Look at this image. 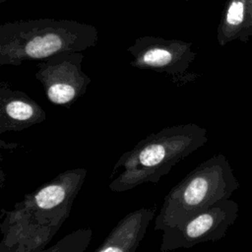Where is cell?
<instances>
[{"mask_svg": "<svg viewBox=\"0 0 252 252\" xmlns=\"http://www.w3.org/2000/svg\"><path fill=\"white\" fill-rule=\"evenodd\" d=\"M156 212L153 205L125 215L94 252H136Z\"/></svg>", "mask_w": 252, "mask_h": 252, "instance_id": "9", "label": "cell"}, {"mask_svg": "<svg viewBox=\"0 0 252 252\" xmlns=\"http://www.w3.org/2000/svg\"><path fill=\"white\" fill-rule=\"evenodd\" d=\"M247 16V0H228L218 28L220 46L241 36Z\"/></svg>", "mask_w": 252, "mask_h": 252, "instance_id": "10", "label": "cell"}, {"mask_svg": "<svg viewBox=\"0 0 252 252\" xmlns=\"http://www.w3.org/2000/svg\"><path fill=\"white\" fill-rule=\"evenodd\" d=\"M178 1H185V2H188V1H190V0H178Z\"/></svg>", "mask_w": 252, "mask_h": 252, "instance_id": "14", "label": "cell"}, {"mask_svg": "<svg viewBox=\"0 0 252 252\" xmlns=\"http://www.w3.org/2000/svg\"><path fill=\"white\" fill-rule=\"evenodd\" d=\"M87 169H66L1 211L0 252H43L70 216Z\"/></svg>", "mask_w": 252, "mask_h": 252, "instance_id": "1", "label": "cell"}, {"mask_svg": "<svg viewBox=\"0 0 252 252\" xmlns=\"http://www.w3.org/2000/svg\"><path fill=\"white\" fill-rule=\"evenodd\" d=\"M233 209L232 203L220 201L179 225L163 230L159 251L186 249L202 242L220 239L233 220Z\"/></svg>", "mask_w": 252, "mask_h": 252, "instance_id": "7", "label": "cell"}, {"mask_svg": "<svg viewBox=\"0 0 252 252\" xmlns=\"http://www.w3.org/2000/svg\"><path fill=\"white\" fill-rule=\"evenodd\" d=\"M207 140V130L195 123L177 124L148 135L117 159L109 175V190L122 193L145 183H158Z\"/></svg>", "mask_w": 252, "mask_h": 252, "instance_id": "2", "label": "cell"}, {"mask_svg": "<svg viewBox=\"0 0 252 252\" xmlns=\"http://www.w3.org/2000/svg\"><path fill=\"white\" fill-rule=\"evenodd\" d=\"M46 119L44 109L30 95L0 83V134L23 131Z\"/></svg>", "mask_w": 252, "mask_h": 252, "instance_id": "8", "label": "cell"}, {"mask_svg": "<svg viewBox=\"0 0 252 252\" xmlns=\"http://www.w3.org/2000/svg\"><path fill=\"white\" fill-rule=\"evenodd\" d=\"M127 51L132 57L131 66L165 74L181 83L197 55L191 42L153 35L137 37Z\"/></svg>", "mask_w": 252, "mask_h": 252, "instance_id": "6", "label": "cell"}, {"mask_svg": "<svg viewBox=\"0 0 252 252\" xmlns=\"http://www.w3.org/2000/svg\"><path fill=\"white\" fill-rule=\"evenodd\" d=\"M83 59L82 52H71L36 63L34 76L52 104L69 108L87 93L92 79L82 69Z\"/></svg>", "mask_w": 252, "mask_h": 252, "instance_id": "5", "label": "cell"}, {"mask_svg": "<svg viewBox=\"0 0 252 252\" xmlns=\"http://www.w3.org/2000/svg\"><path fill=\"white\" fill-rule=\"evenodd\" d=\"M233 189L228 163L221 155L203 161L165 195L154 230L179 225L210 206L226 200Z\"/></svg>", "mask_w": 252, "mask_h": 252, "instance_id": "4", "label": "cell"}, {"mask_svg": "<svg viewBox=\"0 0 252 252\" xmlns=\"http://www.w3.org/2000/svg\"><path fill=\"white\" fill-rule=\"evenodd\" d=\"M92 237V228H79L66 234L43 252H85L91 243Z\"/></svg>", "mask_w": 252, "mask_h": 252, "instance_id": "11", "label": "cell"}, {"mask_svg": "<svg viewBox=\"0 0 252 252\" xmlns=\"http://www.w3.org/2000/svg\"><path fill=\"white\" fill-rule=\"evenodd\" d=\"M98 31L73 20L40 18L7 22L0 26V65L18 66L53 55L83 52L94 47Z\"/></svg>", "mask_w": 252, "mask_h": 252, "instance_id": "3", "label": "cell"}, {"mask_svg": "<svg viewBox=\"0 0 252 252\" xmlns=\"http://www.w3.org/2000/svg\"><path fill=\"white\" fill-rule=\"evenodd\" d=\"M244 33L246 35H252V0H247V16L245 26L240 38H243Z\"/></svg>", "mask_w": 252, "mask_h": 252, "instance_id": "12", "label": "cell"}, {"mask_svg": "<svg viewBox=\"0 0 252 252\" xmlns=\"http://www.w3.org/2000/svg\"><path fill=\"white\" fill-rule=\"evenodd\" d=\"M6 1H8V0H0V3H4V2H6Z\"/></svg>", "mask_w": 252, "mask_h": 252, "instance_id": "13", "label": "cell"}]
</instances>
